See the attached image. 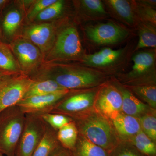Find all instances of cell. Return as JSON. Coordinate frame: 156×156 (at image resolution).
Returning a JSON list of instances; mask_svg holds the SVG:
<instances>
[{"label": "cell", "instance_id": "f1b7e54d", "mask_svg": "<svg viewBox=\"0 0 156 156\" xmlns=\"http://www.w3.org/2000/svg\"><path fill=\"white\" fill-rule=\"evenodd\" d=\"M135 10L140 21H145L156 24V12L154 8L147 5L141 1H135Z\"/></svg>", "mask_w": 156, "mask_h": 156}, {"label": "cell", "instance_id": "3957f363", "mask_svg": "<svg viewBox=\"0 0 156 156\" xmlns=\"http://www.w3.org/2000/svg\"><path fill=\"white\" fill-rule=\"evenodd\" d=\"M70 18L58 27L53 48L46 55L44 63H66L81 61L85 54L78 29Z\"/></svg>", "mask_w": 156, "mask_h": 156}, {"label": "cell", "instance_id": "8d00e7d4", "mask_svg": "<svg viewBox=\"0 0 156 156\" xmlns=\"http://www.w3.org/2000/svg\"><path fill=\"white\" fill-rule=\"evenodd\" d=\"M2 31H1V26H0V41H2Z\"/></svg>", "mask_w": 156, "mask_h": 156}, {"label": "cell", "instance_id": "8992f818", "mask_svg": "<svg viewBox=\"0 0 156 156\" xmlns=\"http://www.w3.org/2000/svg\"><path fill=\"white\" fill-rule=\"evenodd\" d=\"M23 74L33 76L44 63V55L33 43L18 37L9 44Z\"/></svg>", "mask_w": 156, "mask_h": 156}, {"label": "cell", "instance_id": "f546056e", "mask_svg": "<svg viewBox=\"0 0 156 156\" xmlns=\"http://www.w3.org/2000/svg\"><path fill=\"white\" fill-rule=\"evenodd\" d=\"M40 115L45 122L56 131L73 121L70 117L58 114L46 113Z\"/></svg>", "mask_w": 156, "mask_h": 156}, {"label": "cell", "instance_id": "52a82bcc", "mask_svg": "<svg viewBox=\"0 0 156 156\" xmlns=\"http://www.w3.org/2000/svg\"><path fill=\"white\" fill-rule=\"evenodd\" d=\"M70 18L69 16L54 22L26 23L20 37L28 40L35 45L45 58L53 48L58 27Z\"/></svg>", "mask_w": 156, "mask_h": 156}, {"label": "cell", "instance_id": "4316f807", "mask_svg": "<svg viewBox=\"0 0 156 156\" xmlns=\"http://www.w3.org/2000/svg\"><path fill=\"white\" fill-rule=\"evenodd\" d=\"M128 141L145 156H156V145L142 131L131 137Z\"/></svg>", "mask_w": 156, "mask_h": 156}, {"label": "cell", "instance_id": "7402d4cb", "mask_svg": "<svg viewBox=\"0 0 156 156\" xmlns=\"http://www.w3.org/2000/svg\"><path fill=\"white\" fill-rule=\"evenodd\" d=\"M56 132L46 123L44 134L32 156H50L60 147L61 145L57 139Z\"/></svg>", "mask_w": 156, "mask_h": 156}, {"label": "cell", "instance_id": "7c38bea8", "mask_svg": "<svg viewBox=\"0 0 156 156\" xmlns=\"http://www.w3.org/2000/svg\"><path fill=\"white\" fill-rule=\"evenodd\" d=\"M87 38L98 45H110L123 41L129 32L127 29L114 22L87 26L85 29Z\"/></svg>", "mask_w": 156, "mask_h": 156}, {"label": "cell", "instance_id": "5bb4252c", "mask_svg": "<svg viewBox=\"0 0 156 156\" xmlns=\"http://www.w3.org/2000/svg\"><path fill=\"white\" fill-rule=\"evenodd\" d=\"M69 91L66 89L51 94L25 98L20 101L17 105L20 108L25 114L41 115L49 113Z\"/></svg>", "mask_w": 156, "mask_h": 156}, {"label": "cell", "instance_id": "d590c367", "mask_svg": "<svg viewBox=\"0 0 156 156\" xmlns=\"http://www.w3.org/2000/svg\"><path fill=\"white\" fill-rule=\"evenodd\" d=\"M9 76H10L6 75L4 74L0 73V84L2 83L3 81H5Z\"/></svg>", "mask_w": 156, "mask_h": 156}, {"label": "cell", "instance_id": "e0dca14e", "mask_svg": "<svg viewBox=\"0 0 156 156\" xmlns=\"http://www.w3.org/2000/svg\"><path fill=\"white\" fill-rule=\"evenodd\" d=\"M122 98V112L138 118L154 110L143 102L124 86L116 84ZM155 110V109H154Z\"/></svg>", "mask_w": 156, "mask_h": 156}, {"label": "cell", "instance_id": "603a6c76", "mask_svg": "<svg viewBox=\"0 0 156 156\" xmlns=\"http://www.w3.org/2000/svg\"><path fill=\"white\" fill-rule=\"evenodd\" d=\"M136 26L139 39L135 51L145 48H156V25L149 22L140 21Z\"/></svg>", "mask_w": 156, "mask_h": 156}, {"label": "cell", "instance_id": "484cf974", "mask_svg": "<svg viewBox=\"0 0 156 156\" xmlns=\"http://www.w3.org/2000/svg\"><path fill=\"white\" fill-rule=\"evenodd\" d=\"M57 139L60 145L72 151L75 147L77 140L78 131L73 121L62 127L56 132Z\"/></svg>", "mask_w": 156, "mask_h": 156}, {"label": "cell", "instance_id": "ba28073f", "mask_svg": "<svg viewBox=\"0 0 156 156\" xmlns=\"http://www.w3.org/2000/svg\"><path fill=\"white\" fill-rule=\"evenodd\" d=\"M46 123L40 115L25 114L23 129L15 156H32L44 134Z\"/></svg>", "mask_w": 156, "mask_h": 156}, {"label": "cell", "instance_id": "d4e9b609", "mask_svg": "<svg viewBox=\"0 0 156 156\" xmlns=\"http://www.w3.org/2000/svg\"><path fill=\"white\" fill-rule=\"evenodd\" d=\"M71 151L73 156H109V153L105 150L79 134L75 147Z\"/></svg>", "mask_w": 156, "mask_h": 156}, {"label": "cell", "instance_id": "7a4b0ae2", "mask_svg": "<svg viewBox=\"0 0 156 156\" xmlns=\"http://www.w3.org/2000/svg\"><path fill=\"white\" fill-rule=\"evenodd\" d=\"M79 135L109 153L120 142L111 120L94 108L72 118Z\"/></svg>", "mask_w": 156, "mask_h": 156}, {"label": "cell", "instance_id": "74e56055", "mask_svg": "<svg viewBox=\"0 0 156 156\" xmlns=\"http://www.w3.org/2000/svg\"><path fill=\"white\" fill-rule=\"evenodd\" d=\"M0 156H4L2 154H1V153H0Z\"/></svg>", "mask_w": 156, "mask_h": 156}, {"label": "cell", "instance_id": "83f0119b", "mask_svg": "<svg viewBox=\"0 0 156 156\" xmlns=\"http://www.w3.org/2000/svg\"><path fill=\"white\" fill-rule=\"evenodd\" d=\"M137 119L139 121L141 131L156 143V110H153Z\"/></svg>", "mask_w": 156, "mask_h": 156}, {"label": "cell", "instance_id": "8fae6325", "mask_svg": "<svg viewBox=\"0 0 156 156\" xmlns=\"http://www.w3.org/2000/svg\"><path fill=\"white\" fill-rule=\"evenodd\" d=\"M26 23L25 12L16 1H11L0 16L2 41L9 44L20 36Z\"/></svg>", "mask_w": 156, "mask_h": 156}, {"label": "cell", "instance_id": "5b68a950", "mask_svg": "<svg viewBox=\"0 0 156 156\" xmlns=\"http://www.w3.org/2000/svg\"><path fill=\"white\" fill-rule=\"evenodd\" d=\"M98 87L69 90L49 113L64 115L72 119L92 109Z\"/></svg>", "mask_w": 156, "mask_h": 156}, {"label": "cell", "instance_id": "d6986e66", "mask_svg": "<svg viewBox=\"0 0 156 156\" xmlns=\"http://www.w3.org/2000/svg\"><path fill=\"white\" fill-rule=\"evenodd\" d=\"M124 87L131 91L140 100L151 108L156 109V86L155 82H150L128 84Z\"/></svg>", "mask_w": 156, "mask_h": 156}, {"label": "cell", "instance_id": "1f68e13d", "mask_svg": "<svg viewBox=\"0 0 156 156\" xmlns=\"http://www.w3.org/2000/svg\"><path fill=\"white\" fill-rule=\"evenodd\" d=\"M56 0H34V3L26 13L27 23L33 22L35 18L47 7Z\"/></svg>", "mask_w": 156, "mask_h": 156}, {"label": "cell", "instance_id": "e575fe53", "mask_svg": "<svg viewBox=\"0 0 156 156\" xmlns=\"http://www.w3.org/2000/svg\"><path fill=\"white\" fill-rule=\"evenodd\" d=\"M11 0H0V16L4 9L11 2Z\"/></svg>", "mask_w": 156, "mask_h": 156}, {"label": "cell", "instance_id": "cb8c5ba5", "mask_svg": "<svg viewBox=\"0 0 156 156\" xmlns=\"http://www.w3.org/2000/svg\"><path fill=\"white\" fill-rule=\"evenodd\" d=\"M34 80V81L27 90L23 99L33 96L51 94L66 89L59 86L55 81L50 79Z\"/></svg>", "mask_w": 156, "mask_h": 156}, {"label": "cell", "instance_id": "ffe728a7", "mask_svg": "<svg viewBox=\"0 0 156 156\" xmlns=\"http://www.w3.org/2000/svg\"><path fill=\"white\" fill-rule=\"evenodd\" d=\"M67 2L64 0H56L52 5L47 7L33 22L34 23H45L56 22L69 16L65 14L67 9Z\"/></svg>", "mask_w": 156, "mask_h": 156}, {"label": "cell", "instance_id": "44dd1931", "mask_svg": "<svg viewBox=\"0 0 156 156\" xmlns=\"http://www.w3.org/2000/svg\"><path fill=\"white\" fill-rule=\"evenodd\" d=\"M0 73L12 76L22 74L9 44L0 41Z\"/></svg>", "mask_w": 156, "mask_h": 156}, {"label": "cell", "instance_id": "6da1fadb", "mask_svg": "<svg viewBox=\"0 0 156 156\" xmlns=\"http://www.w3.org/2000/svg\"><path fill=\"white\" fill-rule=\"evenodd\" d=\"M33 80L50 79L68 90L91 89L107 82L105 73L78 65L67 63H44L31 77Z\"/></svg>", "mask_w": 156, "mask_h": 156}, {"label": "cell", "instance_id": "d6a6232c", "mask_svg": "<svg viewBox=\"0 0 156 156\" xmlns=\"http://www.w3.org/2000/svg\"><path fill=\"white\" fill-rule=\"evenodd\" d=\"M50 156H73L71 151L65 148L62 146L56 149Z\"/></svg>", "mask_w": 156, "mask_h": 156}, {"label": "cell", "instance_id": "4fadbf2b", "mask_svg": "<svg viewBox=\"0 0 156 156\" xmlns=\"http://www.w3.org/2000/svg\"><path fill=\"white\" fill-rule=\"evenodd\" d=\"M156 53L154 51H140L132 57L133 65L127 75L129 84L152 82L150 77L155 76Z\"/></svg>", "mask_w": 156, "mask_h": 156}, {"label": "cell", "instance_id": "836d02e7", "mask_svg": "<svg viewBox=\"0 0 156 156\" xmlns=\"http://www.w3.org/2000/svg\"><path fill=\"white\" fill-rule=\"evenodd\" d=\"M15 1L17 5L26 13L34 0H15Z\"/></svg>", "mask_w": 156, "mask_h": 156}, {"label": "cell", "instance_id": "ac0fdd59", "mask_svg": "<svg viewBox=\"0 0 156 156\" xmlns=\"http://www.w3.org/2000/svg\"><path fill=\"white\" fill-rule=\"evenodd\" d=\"M111 121L120 140L128 141L141 130L137 118L122 112Z\"/></svg>", "mask_w": 156, "mask_h": 156}, {"label": "cell", "instance_id": "9a60e30c", "mask_svg": "<svg viewBox=\"0 0 156 156\" xmlns=\"http://www.w3.org/2000/svg\"><path fill=\"white\" fill-rule=\"evenodd\" d=\"M104 2L115 18L130 27L137 26L139 21L135 10V1L107 0Z\"/></svg>", "mask_w": 156, "mask_h": 156}, {"label": "cell", "instance_id": "2e32d148", "mask_svg": "<svg viewBox=\"0 0 156 156\" xmlns=\"http://www.w3.org/2000/svg\"><path fill=\"white\" fill-rule=\"evenodd\" d=\"M76 15L83 20H94L106 18L108 13L100 0L73 1Z\"/></svg>", "mask_w": 156, "mask_h": 156}, {"label": "cell", "instance_id": "9c48e42d", "mask_svg": "<svg viewBox=\"0 0 156 156\" xmlns=\"http://www.w3.org/2000/svg\"><path fill=\"white\" fill-rule=\"evenodd\" d=\"M122 98L115 83H104L98 87L93 108L110 120L115 119L122 112Z\"/></svg>", "mask_w": 156, "mask_h": 156}, {"label": "cell", "instance_id": "30bf717a", "mask_svg": "<svg viewBox=\"0 0 156 156\" xmlns=\"http://www.w3.org/2000/svg\"><path fill=\"white\" fill-rule=\"evenodd\" d=\"M34 81L29 76L20 74L10 76L3 81L0 84V112L17 105Z\"/></svg>", "mask_w": 156, "mask_h": 156}, {"label": "cell", "instance_id": "4dcf8cb0", "mask_svg": "<svg viewBox=\"0 0 156 156\" xmlns=\"http://www.w3.org/2000/svg\"><path fill=\"white\" fill-rule=\"evenodd\" d=\"M109 156H145L140 153L128 141L120 140L109 153Z\"/></svg>", "mask_w": 156, "mask_h": 156}, {"label": "cell", "instance_id": "277c9868", "mask_svg": "<svg viewBox=\"0 0 156 156\" xmlns=\"http://www.w3.org/2000/svg\"><path fill=\"white\" fill-rule=\"evenodd\" d=\"M25 119V114L17 105L0 112V153L3 155L15 156Z\"/></svg>", "mask_w": 156, "mask_h": 156}]
</instances>
